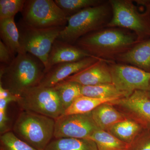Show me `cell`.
<instances>
[{
  "label": "cell",
  "mask_w": 150,
  "mask_h": 150,
  "mask_svg": "<svg viewBox=\"0 0 150 150\" xmlns=\"http://www.w3.org/2000/svg\"><path fill=\"white\" fill-rule=\"evenodd\" d=\"M138 43L137 35L130 30L106 27L81 38L74 45L98 59L114 62Z\"/></svg>",
  "instance_id": "obj_1"
},
{
  "label": "cell",
  "mask_w": 150,
  "mask_h": 150,
  "mask_svg": "<svg viewBox=\"0 0 150 150\" xmlns=\"http://www.w3.org/2000/svg\"><path fill=\"white\" fill-rule=\"evenodd\" d=\"M45 74V66L39 59L29 53H20L10 65L0 67V86L19 96L28 89L39 86Z\"/></svg>",
  "instance_id": "obj_2"
},
{
  "label": "cell",
  "mask_w": 150,
  "mask_h": 150,
  "mask_svg": "<svg viewBox=\"0 0 150 150\" xmlns=\"http://www.w3.org/2000/svg\"><path fill=\"white\" fill-rule=\"evenodd\" d=\"M112 16L106 27L130 30L139 42L150 39V0H109Z\"/></svg>",
  "instance_id": "obj_3"
},
{
  "label": "cell",
  "mask_w": 150,
  "mask_h": 150,
  "mask_svg": "<svg viewBox=\"0 0 150 150\" xmlns=\"http://www.w3.org/2000/svg\"><path fill=\"white\" fill-rule=\"evenodd\" d=\"M112 16L108 1L84 9L68 18L67 25L57 39L74 45L84 35L106 28Z\"/></svg>",
  "instance_id": "obj_4"
},
{
  "label": "cell",
  "mask_w": 150,
  "mask_h": 150,
  "mask_svg": "<svg viewBox=\"0 0 150 150\" xmlns=\"http://www.w3.org/2000/svg\"><path fill=\"white\" fill-rule=\"evenodd\" d=\"M55 121L53 118L23 110L13 127L20 139L37 150H44L54 137Z\"/></svg>",
  "instance_id": "obj_5"
},
{
  "label": "cell",
  "mask_w": 150,
  "mask_h": 150,
  "mask_svg": "<svg viewBox=\"0 0 150 150\" xmlns=\"http://www.w3.org/2000/svg\"><path fill=\"white\" fill-rule=\"evenodd\" d=\"M17 25L23 52L35 56L46 68L53 44L65 26L38 28L30 26L22 20Z\"/></svg>",
  "instance_id": "obj_6"
},
{
  "label": "cell",
  "mask_w": 150,
  "mask_h": 150,
  "mask_svg": "<svg viewBox=\"0 0 150 150\" xmlns=\"http://www.w3.org/2000/svg\"><path fill=\"white\" fill-rule=\"evenodd\" d=\"M17 103L23 110L38 113L54 120L64 112L54 87L38 86L28 89L18 97Z\"/></svg>",
  "instance_id": "obj_7"
},
{
  "label": "cell",
  "mask_w": 150,
  "mask_h": 150,
  "mask_svg": "<svg viewBox=\"0 0 150 150\" xmlns=\"http://www.w3.org/2000/svg\"><path fill=\"white\" fill-rule=\"evenodd\" d=\"M23 21L38 28L65 26L68 17L53 0H27L22 11Z\"/></svg>",
  "instance_id": "obj_8"
},
{
  "label": "cell",
  "mask_w": 150,
  "mask_h": 150,
  "mask_svg": "<svg viewBox=\"0 0 150 150\" xmlns=\"http://www.w3.org/2000/svg\"><path fill=\"white\" fill-rule=\"evenodd\" d=\"M112 83L126 97L137 91H148L150 80V72L132 66L116 63H108Z\"/></svg>",
  "instance_id": "obj_9"
},
{
  "label": "cell",
  "mask_w": 150,
  "mask_h": 150,
  "mask_svg": "<svg viewBox=\"0 0 150 150\" xmlns=\"http://www.w3.org/2000/svg\"><path fill=\"white\" fill-rule=\"evenodd\" d=\"M55 121V139H88L95 131L100 129L94 121L91 112L85 114L63 115Z\"/></svg>",
  "instance_id": "obj_10"
},
{
  "label": "cell",
  "mask_w": 150,
  "mask_h": 150,
  "mask_svg": "<svg viewBox=\"0 0 150 150\" xmlns=\"http://www.w3.org/2000/svg\"><path fill=\"white\" fill-rule=\"evenodd\" d=\"M109 103L123 109L131 119L150 127V97L147 91H137L129 97Z\"/></svg>",
  "instance_id": "obj_11"
},
{
  "label": "cell",
  "mask_w": 150,
  "mask_h": 150,
  "mask_svg": "<svg viewBox=\"0 0 150 150\" xmlns=\"http://www.w3.org/2000/svg\"><path fill=\"white\" fill-rule=\"evenodd\" d=\"M100 59H101L96 57H87L77 62L54 65L45 73L39 86L53 87L57 84L84 69Z\"/></svg>",
  "instance_id": "obj_12"
},
{
  "label": "cell",
  "mask_w": 150,
  "mask_h": 150,
  "mask_svg": "<svg viewBox=\"0 0 150 150\" xmlns=\"http://www.w3.org/2000/svg\"><path fill=\"white\" fill-rule=\"evenodd\" d=\"M113 62L100 59L84 69L70 76L64 81L74 82L82 86L112 83L108 63Z\"/></svg>",
  "instance_id": "obj_13"
},
{
  "label": "cell",
  "mask_w": 150,
  "mask_h": 150,
  "mask_svg": "<svg viewBox=\"0 0 150 150\" xmlns=\"http://www.w3.org/2000/svg\"><path fill=\"white\" fill-rule=\"evenodd\" d=\"M90 57H95L74 45L57 39L48 56L45 73L54 65L77 62Z\"/></svg>",
  "instance_id": "obj_14"
},
{
  "label": "cell",
  "mask_w": 150,
  "mask_h": 150,
  "mask_svg": "<svg viewBox=\"0 0 150 150\" xmlns=\"http://www.w3.org/2000/svg\"><path fill=\"white\" fill-rule=\"evenodd\" d=\"M114 62L132 65L150 72V39L137 43L116 57Z\"/></svg>",
  "instance_id": "obj_15"
},
{
  "label": "cell",
  "mask_w": 150,
  "mask_h": 150,
  "mask_svg": "<svg viewBox=\"0 0 150 150\" xmlns=\"http://www.w3.org/2000/svg\"><path fill=\"white\" fill-rule=\"evenodd\" d=\"M91 114L98 127L106 131H109L116 123L128 118L109 103L100 105L91 111Z\"/></svg>",
  "instance_id": "obj_16"
},
{
  "label": "cell",
  "mask_w": 150,
  "mask_h": 150,
  "mask_svg": "<svg viewBox=\"0 0 150 150\" xmlns=\"http://www.w3.org/2000/svg\"><path fill=\"white\" fill-rule=\"evenodd\" d=\"M1 40L14 55L23 53L20 43L19 32L14 18L0 20Z\"/></svg>",
  "instance_id": "obj_17"
},
{
  "label": "cell",
  "mask_w": 150,
  "mask_h": 150,
  "mask_svg": "<svg viewBox=\"0 0 150 150\" xmlns=\"http://www.w3.org/2000/svg\"><path fill=\"white\" fill-rule=\"evenodd\" d=\"M44 150H98L96 143L89 139L64 138L55 139Z\"/></svg>",
  "instance_id": "obj_18"
},
{
  "label": "cell",
  "mask_w": 150,
  "mask_h": 150,
  "mask_svg": "<svg viewBox=\"0 0 150 150\" xmlns=\"http://www.w3.org/2000/svg\"><path fill=\"white\" fill-rule=\"evenodd\" d=\"M142 126L137 121L130 118L116 123L108 132L123 142L132 145L139 134Z\"/></svg>",
  "instance_id": "obj_19"
},
{
  "label": "cell",
  "mask_w": 150,
  "mask_h": 150,
  "mask_svg": "<svg viewBox=\"0 0 150 150\" xmlns=\"http://www.w3.org/2000/svg\"><path fill=\"white\" fill-rule=\"evenodd\" d=\"M88 139L96 143L98 150H129L131 146L100 129L95 131Z\"/></svg>",
  "instance_id": "obj_20"
},
{
  "label": "cell",
  "mask_w": 150,
  "mask_h": 150,
  "mask_svg": "<svg viewBox=\"0 0 150 150\" xmlns=\"http://www.w3.org/2000/svg\"><path fill=\"white\" fill-rule=\"evenodd\" d=\"M82 95L100 99H118L126 97L124 94L118 91L112 83L97 85L82 86Z\"/></svg>",
  "instance_id": "obj_21"
},
{
  "label": "cell",
  "mask_w": 150,
  "mask_h": 150,
  "mask_svg": "<svg viewBox=\"0 0 150 150\" xmlns=\"http://www.w3.org/2000/svg\"><path fill=\"white\" fill-rule=\"evenodd\" d=\"M115 100L116 99H100L82 95L75 100L69 107L65 110L63 115L88 113L91 112L100 105L106 103H110Z\"/></svg>",
  "instance_id": "obj_22"
},
{
  "label": "cell",
  "mask_w": 150,
  "mask_h": 150,
  "mask_svg": "<svg viewBox=\"0 0 150 150\" xmlns=\"http://www.w3.org/2000/svg\"><path fill=\"white\" fill-rule=\"evenodd\" d=\"M53 87L57 92L64 111L75 100L82 96L81 86L74 82L64 81Z\"/></svg>",
  "instance_id": "obj_23"
},
{
  "label": "cell",
  "mask_w": 150,
  "mask_h": 150,
  "mask_svg": "<svg viewBox=\"0 0 150 150\" xmlns=\"http://www.w3.org/2000/svg\"><path fill=\"white\" fill-rule=\"evenodd\" d=\"M55 1L69 17L84 9L98 5L104 1L102 0H55Z\"/></svg>",
  "instance_id": "obj_24"
},
{
  "label": "cell",
  "mask_w": 150,
  "mask_h": 150,
  "mask_svg": "<svg viewBox=\"0 0 150 150\" xmlns=\"http://www.w3.org/2000/svg\"><path fill=\"white\" fill-rule=\"evenodd\" d=\"M0 150H37L17 137L13 131L1 135Z\"/></svg>",
  "instance_id": "obj_25"
},
{
  "label": "cell",
  "mask_w": 150,
  "mask_h": 150,
  "mask_svg": "<svg viewBox=\"0 0 150 150\" xmlns=\"http://www.w3.org/2000/svg\"><path fill=\"white\" fill-rule=\"evenodd\" d=\"M25 0H1L0 20L13 18L19 12L22 11Z\"/></svg>",
  "instance_id": "obj_26"
},
{
  "label": "cell",
  "mask_w": 150,
  "mask_h": 150,
  "mask_svg": "<svg viewBox=\"0 0 150 150\" xmlns=\"http://www.w3.org/2000/svg\"><path fill=\"white\" fill-rule=\"evenodd\" d=\"M9 49L1 40L0 41V63L1 67H6L11 64L15 58Z\"/></svg>",
  "instance_id": "obj_27"
},
{
  "label": "cell",
  "mask_w": 150,
  "mask_h": 150,
  "mask_svg": "<svg viewBox=\"0 0 150 150\" xmlns=\"http://www.w3.org/2000/svg\"><path fill=\"white\" fill-rule=\"evenodd\" d=\"M129 150H150V138L134 141Z\"/></svg>",
  "instance_id": "obj_28"
},
{
  "label": "cell",
  "mask_w": 150,
  "mask_h": 150,
  "mask_svg": "<svg viewBox=\"0 0 150 150\" xmlns=\"http://www.w3.org/2000/svg\"><path fill=\"white\" fill-rule=\"evenodd\" d=\"M148 93L149 94V96L150 97V83H149V90H148Z\"/></svg>",
  "instance_id": "obj_29"
}]
</instances>
